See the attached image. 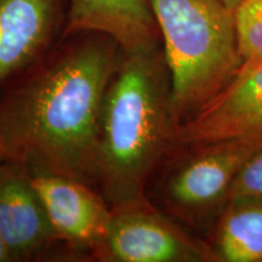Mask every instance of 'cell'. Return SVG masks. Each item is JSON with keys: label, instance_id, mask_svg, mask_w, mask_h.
Returning <instances> with one entry per match:
<instances>
[{"label": "cell", "instance_id": "6da1fadb", "mask_svg": "<svg viewBox=\"0 0 262 262\" xmlns=\"http://www.w3.org/2000/svg\"><path fill=\"white\" fill-rule=\"evenodd\" d=\"M119 44L96 32L62 34L0 91V149L31 171L96 188L100 118Z\"/></svg>", "mask_w": 262, "mask_h": 262}, {"label": "cell", "instance_id": "7a4b0ae2", "mask_svg": "<svg viewBox=\"0 0 262 262\" xmlns=\"http://www.w3.org/2000/svg\"><path fill=\"white\" fill-rule=\"evenodd\" d=\"M172 85L163 44L120 49L100 118L96 189L111 208L147 196L149 182L175 150Z\"/></svg>", "mask_w": 262, "mask_h": 262}, {"label": "cell", "instance_id": "3957f363", "mask_svg": "<svg viewBox=\"0 0 262 262\" xmlns=\"http://www.w3.org/2000/svg\"><path fill=\"white\" fill-rule=\"evenodd\" d=\"M162 35L179 127L241 70L234 12L222 0H150Z\"/></svg>", "mask_w": 262, "mask_h": 262}, {"label": "cell", "instance_id": "277c9868", "mask_svg": "<svg viewBox=\"0 0 262 262\" xmlns=\"http://www.w3.org/2000/svg\"><path fill=\"white\" fill-rule=\"evenodd\" d=\"M260 148L261 141L245 139L176 147L155 173L158 180L149 185L148 198L188 229L211 234L235 175Z\"/></svg>", "mask_w": 262, "mask_h": 262}, {"label": "cell", "instance_id": "5b68a950", "mask_svg": "<svg viewBox=\"0 0 262 262\" xmlns=\"http://www.w3.org/2000/svg\"><path fill=\"white\" fill-rule=\"evenodd\" d=\"M98 262H216L211 245L160 210L149 198L112 208Z\"/></svg>", "mask_w": 262, "mask_h": 262}, {"label": "cell", "instance_id": "8992f818", "mask_svg": "<svg viewBox=\"0 0 262 262\" xmlns=\"http://www.w3.org/2000/svg\"><path fill=\"white\" fill-rule=\"evenodd\" d=\"M31 178L67 256L95 261L110 232L111 205L96 188L79 180L42 171H31Z\"/></svg>", "mask_w": 262, "mask_h": 262}, {"label": "cell", "instance_id": "52a82bcc", "mask_svg": "<svg viewBox=\"0 0 262 262\" xmlns=\"http://www.w3.org/2000/svg\"><path fill=\"white\" fill-rule=\"evenodd\" d=\"M0 233L12 262L68 257L33 186L31 171L14 159L0 162Z\"/></svg>", "mask_w": 262, "mask_h": 262}, {"label": "cell", "instance_id": "ba28073f", "mask_svg": "<svg viewBox=\"0 0 262 262\" xmlns=\"http://www.w3.org/2000/svg\"><path fill=\"white\" fill-rule=\"evenodd\" d=\"M67 6L68 0H0V91L56 44Z\"/></svg>", "mask_w": 262, "mask_h": 262}, {"label": "cell", "instance_id": "9c48e42d", "mask_svg": "<svg viewBox=\"0 0 262 262\" xmlns=\"http://www.w3.org/2000/svg\"><path fill=\"white\" fill-rule=\"evenodd\" d=\"M237 139L262 142V64L238 73L208 106L176 133L178 146Z\"/></svg>", "mask_w": 262, "mask_h": 262}, {"label": "cell", "instance_id": "30bf717a", "mask_svg": "<svg viewBox=\"0 0 262 262\" xmlns=\"http://www.w3.org/2000/svg\"><path fill=\"white\" fill-rule=\"evenodd\" d=\"M75 32L110 35L126 51L163 44L150 0H68L62 34Z\"/></svg>", "mask_w": 262, "mask_h": 262}, {"label": "cell", "instance_id": "8fae6325", "mask_svg": "<svg viewBox=\"0 0 262 262\" xmlns=\"http://www.w3.org/2000/svg\"><path fill=\"white\" fill-rule=\"evenodd\" d=\"M211 235L216 261L262 262V201L228 202Z\"/></svg>", "mask_w": 262, "mask_h": 262}, {"label": "cell", "instance_id": "7c38bea8", "mask_svg": "<svg viewBox=\"0 0 262 262\" xmlns=\"http://www.w3.org/2000/svg\"><path fill=\"white\" fill-rule=\"evenodd\" d=\"M233 12L242 57L238 73H244L262 64V0H241Z\"/></svg>", "mask_w": 262, "mask_h": 262}, {"label": "cell", "instance_id": "4fadbf2b", "mask_svg": "<svg viewBox=\"0 0 262 262\" xmlns=\"http://www.w3.org/2000/svg\"><path fill=\"white\" fill-rule=\"evenodd\" d=\"M262 201V148L249 157L235 175L228 202Z\"/></svg>", "mask_w": 262, "mask_h": 262}, {"label": "cell", "instance_id": "5bb4252c", "mask_svg": "<svg viewBox=\"0 0 262 262\" xmlns=\"http://www.w3.org/2000/svg\"><path fill=\"white\" fill-rule=\"evenodd\" d=\"M0 262H12L11 255H10L8 247H6L4 239L0 233Z\"/></svg>", "mask_w": 262, "mask_h": 262}, {"label": "cell", "instance_id": "9a60e30c", "mask_svg": "<svg viewBox=\"0 0 262 262\" xmlns=\"http://www.w3.org/2000/svg\"><path fill=\"white\" fill-rule=\"evenodd\" d=\"M222 2H224L225 4L228 6L229 9L234 10L235 6H237V5L239 4V3H241V0H222Z\"/></svg>", "mask_w": 262, "mask_h": 262}, {"label": "cell", "instance_id": "2e32d148", "mask_svg": "<svg viewBox=\"0 0 262 262\" xmlns=\"http://www.w3.org/2000/svg\"><path fill=\"white\" fill-rule=\"evenodd\" d=\"M2 160H4V156H3L2 149H0V162H2Z\"/></svg>", "mask_w": 262, "mask_h": 262}]
</instances>
